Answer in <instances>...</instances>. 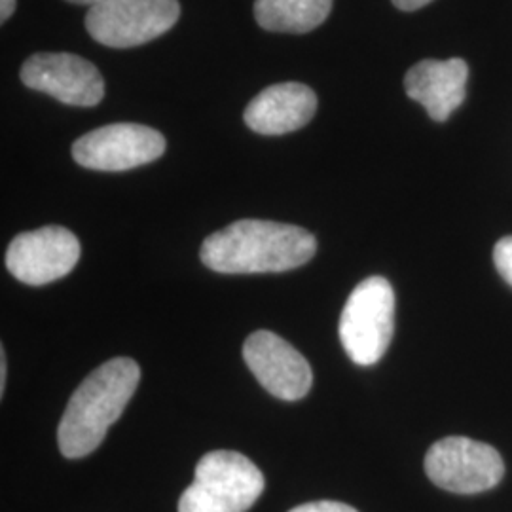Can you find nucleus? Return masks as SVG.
Wrapping results in <instances>:
<instances>
[{
  "label": "nucleus",
  "instance_id": "obj_11",
  "mask_svg": "<svg viewBox=\"0 0 512 512\" xmlns=\"http://www.w3.org/2000/svg\"><path fill=\"white\" fill-rule=\"evenodd\" d=\"M469 67L463 59H423L404 76L406 95L423 105L431 120L446 122L467 95Z\"/></svg>",
  "mask_w": 512,
  "mask_h": 512
},
{
  "label": "nucleus",
  "instance_id": "obj_14",
  "mask_svg": "<svg viewBox=\"0 0 512 512\" xmlns=\"http://www.w3.org/2000/svg\"><path fill=\"white\" fill-rule=\"evenodd\" d=\"M494 262L497 272L512 287V236L499 239L495 243Z\"/></svg>",
  "mask_w": 512,
  "mask_h": 512
},
{
  "label": "nucleus",
  "instance_id": "obj_10",
  "mask_svg": "<svg viewBox=\"0 0 512 512\" xmlns=\"http://www.w3.org/2000/svg\"><path fill=\"white\" fill-rule=\"evenodd\" d=\"M243 357L260 385L281 401H300L310 393L313 372L306 357L270 330H256L243 346Z\"/></svg>",
  "mask_w": 512,
  "mask_h": 512
},
{
  "label": "nucleus",
  "instance_id": "obj_12",
  "mask_svg": "<svg viewBox=\"0 0 512 512\" xmlns=\"http://www.w3.org/2000/svg\"><path fill=\"white\" fill-rule=\"evenodd\" d=\"M317 110V95L306 84L283 82L256 95L245 109V124L260 135H285L304 128Z\"/></svg>",
  "mask_w": 512,
  "mask_h": 512
},
{
  "label": "nucleus",
  "instance_id": "obj_5",
  "mask_svg": "<svg viewBox=\"0 0 512 512\" xmlns=\"http://www.w3.org/2000/svg\"><path fill=\"white\" fill-rule=\"evenodd\" d=\"M179 16V0H107L90 8L86 29L99 44L122 50L162 37Z\"/></svg>",
  "mask_w": 512,
  "mask_h": 512
},
{
  "label": "nucleus",
  "instance_id": "obj_2",
  "mask_svg": "<svg viewBox=\"0 0 512 512\" xmlns=\"http://www.w3.org/2000/svg\"><path fill=\"white\" fill-rule=\"evenodd\" d=\"M139 380L141 368L129 357H116L97 366L78 385L61 418L57 429L61 454L78 459L99 448L110 425L126 410Z\"/></svg>",
  "mask_w": 512,
  "mask_h": 512
},
{
  "label": "nucleus",
  "instance_id": "obj_6",
  "mask_svg": "<svg viewBox=\"0 0 512 512\" xmlns=\"http://www.w3.org/2000/svg\"><path fill=\"white\" fill-rule=\"evenodd\" d=\"M425 473L446 492L473 495L495 488L505 475V463L486 442L446 437L429 448Z\"/></svg>",
  "mask_w": 512,
  "mask_h": 512
},
{
  "label": "nucleus",
  "instance_id": "obj_19",
  "mask_svg": "<svg viewBox=\"0 0 512 512\" xmlns=\"http://www.w3.org/2000/svg\"><path fill=\"white\" fill-rule=\"evenodd\" d=\"M67 2H73V4H84V6H97L101 2H107V0H67Z\"/></svg>",
  "mask_w": 512,
  "mask_h": 512
},
{
  "label": "nucleus",
  "instance_id": "obj_3",
  "mask_svg": "<svg viewBox=\"0 0 512 512\" xmlns=\"http://www.w3.org/2000/svg\"><path fill=\"white\" fill-rule=\"evenodd\" d=\"M264 475L249 458L230 450L205 454L179 512H247L264 492Z\"/></svg>",
  "mask_w": 512,
  "mask_h": 512
},
{
  "label": "nucleus",
  "instance_id": "obj_16",
  "mask_svg": "<svg viewBox=\"0 0 512 512\" xmlns=\"http://www.w3.org/2000/svg\"><path fill=\"white\" fill-rule=\"evenodd\" d=\"M429 2L433 0H393V4L403 10V12H414V10H420L423 6H427Z\"/></svg>",
  "mask_w": 512,
  "mask_h": 512
},
{
  "label": "nucleus",
  "instance_id": "obj_4",
  "mask_svg": "<svg viewBox=\"0 0 512 512\" xmlns=\"http://www.w3.org/2000/svg\"><path fill=\"white\" fill-rule=\"evenodd\" d=\"M393 330V287L385 277L372 275L361 281L349 294L340 317L342 346L355 365H376L391 344Z\"/></svg>",
  "mask_w": 512,
  "mask_h": 512
},
{
  "label": "nucleus",
  "instance_id": "obj_13",
  "mask_svg": "<svg viewBox=\"0 0 512 512\" xmlns=\"http://www.w3.org/2000/svg\"><path fill=\"white\" fill-rule=\"evenodd\" d=\"M330 10L332 0H255L256 23L272 33H310Z\"/></svg>",
  "mask_w": 512,
  "mask_h": 512
},
{
  "label": "nucleus",
  "instance_id": "obj_7",
  "mask_svg": "<svg viewBox=\"0 0 512 512\" xmlns=\"http://www.w3.org/2000/svg\"><path fill=\"white\" fill-rule=\"evenodd\" d=\"M164 135L143 124H109L74 141V162L93 171H128L162 158Z\"/></svg>",
  "mask_w": 512,
  "mask_h": 512
},
{
  "label": "nucleus",
  "instance_id": "obj_18",
  "mask_svg": "<svg viewBox=\"0 0 512 512\" xmlns=\"http://www.w3.org/2000/svg\"><path fill=\"white\" fill-rule=\"evenodd\" d=\"M6 387V353L4 348L0 349V393H4Z\"/></svg>",
  "mask_w": 512,
  "mask_h": 512
},
{
  "label": "nucleus",
  "instance_id": "obj_8",
  "mask_svg": "<svg viewBox=\"0 0 512 512\" xmlns=\"http://www.w3.org/2000/svg\"><path fill=\"white\" fill-rule=\"evenodd\" d=\"M80 241L63 226H44L19 234L6 251V268L25 285H48L73 272Z\"/></svg>",
  "mask_w": 512,
  "mask_h": 512
},
{
  "label": "nucleus",
  "instance_id": "obj_17",
  "mask_svg": "<svg viewBox=\"0 0 512 512\" xmlns=\"http://www.w3.org/2000/svg\"><path fill=\"white\" fill-rule=\"evenodd\" d=\"M16 12V0H0V21H8Z\"/></svg>",
  "mask_w": 512,
  "mask_h": 512
},
{
  "label": "nucleus",
  "instance_id": "obj_9",
  "mask_svg": "<svg viewBox=\"0 0 512 512\" xmlns=\"http://www.w3.org/2000/svg\"><path fill=\"white\" fill-rule=\"evenodd\" d=\"M21 82L71 107H95L105 97L99 69L74 54H35L21 67Z\"/></svg>",
  "mask_w": 512,
  "mask_h": 512
},
{
  "label": "nucleus",
  "instance_id": "obj_15",
  "mask_svg": "<svg viewBox=\"0 0 512 512\" xmlns=\"http://www.w3.org/2000/svg\"><path fill=\"white\" fill-rule=\"evenodd\" d=\"M289 512H359L353 507H349L346 503H338V501H315V503H304L300 507H296Z\"/></svg>",
  "mask_w": 512,
  "mask_h": 512
},
{
  "label": "nucleus",
  "instance_id": "obj_1",
  "mask_svg": "<svg viewBox=\"0 0 512 512\" xmlns=\"http://www.w3.org/2000/svg\"><path fill=\"white\" fill-rule=\"evenodd\" d=\"M315 251L313 234L300 226L245 219L205 239L202 262L219 274H274L308 264Z\"/></svg>",
  "mask_w": 512,
  "mask_h": 512
}]
</instances>
